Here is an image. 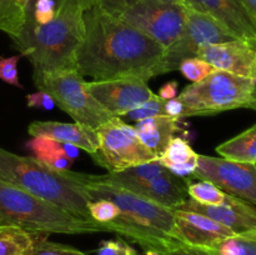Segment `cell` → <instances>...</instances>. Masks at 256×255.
<instances>
[{
  "label": "cell",
  "mask_w": 256,
  "mask_h": 255,
  "mask_svg": "<svg viewBox=\"0 0 256 255\" xmlns=\"http://www.w3.org/2000/svg\"><path fill=\"white\" fill-rule=\"evenodd\" d=\"M166 168L159 162V159L152 162L138 165V166L129 168L119 172H108L102 175L86 174V178L92 182H100V184L112 185V186L122 188V189L132 192L139 185L154 179L158 175L162 174Z\"/></svg>",
  "instance_id": "20"
},
{
  "label": "cell",
  "mask_w": 256,
  "mask_h": 255,
  "mask_svg": "<svg viewBox=\"0 0 256 255\" xmlns=\"http://www.w3.org/2000/svg\"><path fill=\"white\" fill-rule=\"evenodd\" d=\"M242 2H244L245 8L250 12V15L252 16L256 24V0H242Z\"/></svg>",
  "instance_id": "38"
},
{
  "label": "cell",
  "mask_w": 256,
  "mask_h": 255,
  "mask_svg": "<svg viewBox=\"0 0 256 255\" xmlns=\"http://www.w3.org/2000/svg\"><path fill=\"white\" fill-rule=\"evenodd\" d=\"M96 255H138L136 250L120 239L104 240L100 242Z\"/></svg>",
  "instance_id": "33"
},
{
  "label": "cell",
  "mask_w": 256,
  "mask_h": 255,
  "mask_svg": "<svg viewBox=\"0 0 256 255\" xmlns=\"http://www.w3.org/2000/svg\"><path fill=\"white\" fill-rule=\"evenodd\" d=\"M182 104L179 102L176 96L172 98V99L165 100V112H166L168 116L175 118V119H182Z\"/></svg>",
  "instance_id": "36"
},
{
  "label": "cell",
  "mask_w": 256,
  "mask_h": 255,
  "mask_svg": "<svg viewBox=\"0 0 256 255\" xmlns=\"http://www.w3.org/2000/svg\"><path fill=\"white\" fill-rule=\"evenodd\" d=\"M218 154L234 162H256V124L216 148Z\"/></svg>",
  "instance_id": "23"
},
{
  "label": "cell",
  "mask_w": 256,
  "mask_h": 255,
  "mask_svg": "<svg viewBox=\"0 0 256 255\" xmlns=\"http://www.w3.org/2000/svg\"><path fill=\"white\" fill-rule=\"evenodd\" d=\"M236 38L210 15L186 6L184 26L179 38L165 49V62L168 72L179 69L185 59L196 58L202 46L222 44Z\"/></svg>",
  "instance_id": "10"
},
{
  "label": "cell",
  "mask_w": 256,
  "mask_h": 255,
  "mask_svg": "<svg viewBox=\"0 0 256 255\" xmlns=\"http://www.w3.org/2000/svg\"><path fill=\"white\" fill-rule=\"evenodd\" d=\"M32 80L78 124L96 130L112 118L88 92V82L75 68L38 72L32 74Z\"/></svg>",
  "instance_id": "8"
},
{
  "label": "cell",
  "mask_w": 256,
  "mask_h": 255,
  "mask_svg": "<svg viewBox=\"0 0 256 255\" xmlns=\"http://www.w3.org/2000/svg\"><path fill=\"white\" fill-rule=\"evenodd\" d=\"M28 132L32 138H46L62 144L72 145L85 150L90 155L99 148V138L96 130L84 126L78 122H32L28 128Z\"/></svg>",
  "instance_id": "17"
},
{
  "label": "cell",
  "mask_w": 256,
  "mask_h": 255,
  "mask_svg": "<svg viewBox=\"0 0 256 255\" xmlns=\"http://www.w3.org/2000/svg\"><path fill=\"white\" fill-rule=\"evenodd\" d=\"M175 224L182 242L204 249H215L222 240L234 236V232L215 220L189 210H174Z\"/></svg>",
  "instance_id": "16"
},
{
  "label": "cell",
  "mask_w": 256,
  "mask_h": 255,
  "mask_svg": "<svg viewBox=\"0 0 256 255\" xmlns=\"http://www.w3.org/2000/svg\"><path fill=\"white\" fill-rule=\"evenodd\" d=\"M0 225L34 235L109 232L106 224L80 219L68 210L0 180Z\"/></svg>",
  "instance_id": "4"
},
{
  "label": "cell",
  "mask_w": 256,
  "mask_h": 255,
  "mask_svg": "<svg viewBox=\"0 0 256 255\" xmlns=\"http://www.w3.org/2000/svg\"><path fill=\"white\" fill-rule=\"evenodd\" d=\"M168 2H180V4L185 5V0H168Z\"/></svg>",
  "instance_id": "41"
},
{
  "label": "cell",
  "mask_w": 256,
  "mask_h": 255,
  "mask_svg": "<svg viewBox=\"0 0 256 255\" xmlns=\"http://www.w3.org/2000/svg\"><path fill=\"white\" fill-rule=\"evenodd\" d=\"M144 255H159V254H158V252H152V250H148V252H145Z\"/></svg>",
  "instance_id": "40"
},
{
  "label": "cell",
  "mask_w": 256,
  "mask_h": 255,
  "mask_svg": "<svg viewBox=\"0 0 256 255\" xmlns=\"http://www.w3.org/2000/svg\"><path fill=\"white\" fill-rule=\"evenodd\" d=\"M94 4L96 0H58L49 22L25 24L12 42L22 56L32 62V74L75 68V54L85 34L84 14Z\"/></svg>",
  "instance_id": "3"
},
{
  "label": "cell",
  "mask_w": 256,
  "mask_h": 255,
  "mask_svg": "<svg viewBox=\"0 0 256 255\" xmlns=\"http://www.w3.org/2000/svg\"><path fill=\"white\" fill-rule=\"evenodd\" d=\"M88 92L112 116H124L154 95L146 80L115 78L86 82Z\"/></svg>",
  "instance_id": "12"
},
{
  "label": "cell",
  "mask_w": 256,
  "mask_h": 255,
  "mask_svg": "<svg viewBox=\"0 0 256 255\" xmlns=\"http://www.w3.org/2000/svg\"><path fill=\"white\" fill-rule=\"evenodd\" d=\"M212 250L218 255H256V230L228 238Z\"/></svg>",
  "instance_id": "26"
},
{
  "label": "cell",
  "mask_w": 256,
  "mask_h": 255,
  "mask_svg": "<svg viewBox=\"0 0 256 255\" xmlns=\"http://www.w3.org/2000/svg\"><path fill=\"white\" fill-rule=\"evenodd\" d=\"M159 255H218L212 249H204V248L192 246V245H179L176 248L160 252Z\"/></svg>",
  "instance_id": "35"
},
{
  "label": "cell",
  "mask_w": 256,
  "mask_h": 255,
  "mask_svg": "<svg viewBox=\"0 0 256 255\" xmlns=\"http://www.w3.org/2000/svg\"><path fill=\"white\" fill-rule=\"evenodd\" d=\"M199 154L192 150L189 142L179 136H174L166 150L159 158V162L172 174L180 178L192 176L198 166Z\"/></svg>",
  "instance_id": "21"
},
{
  "label": "cell",
  "mask_w": 256,
  "mask_h": 255,
  "mask_svg": "<svg viewBox=\"0 0 256 255\" xmlns=\"http://www.w3.org/2000/svg\"><path fill=\"white\" fill-rule=\"evenodd\" d=\"M255 90L249 78L215 70L200 82L185 86L176 98L184 108L182 118L209 116L240 108L250 109Z\"/></svg>",
  "instance_id": "6"
},
{
  "label": "cell",
  "mask_w": 256,
  "mask_h": 255,
  "mask_svg": "<svg viewBox=\"0 0 256 255\" xmlns=\"http://www.w3.org/2000/svg\"><path fill=\"white\" fill-rule=\"evenodd\" d=\"M28 145L34 152L36 159L56 172L70 170L74 162V156L66 149V144H62L46 138H34Z\"/></svg>",
  "instance_id": "22"
},
{
  "label": "cell",
  "mask_w": 256,
  "mask_h": 255,
  "mask_svg": "<svg viewBox=\"0 0 256 255\" xmlns=\"http://www.w3.org/2000/svg\"><path fill=\"white\" fill-rule=\"evenodd\" d=\"M68 174L88 200H109L119 208V218L106 222L109 232L158 254L185 244L175 224L174 210L129 190L92 182L84 172L68 170Z\"/></svg>",
  "instance_id": "2"
},
{
  "label": "cell",
  "mask_w": 256,
  "mask_h": 255,
  "mask_svg": "<svg viewBox=\"0 0 256 255\" xmlns=\"http://www.w3.org/2000/svg\"><path fill=\"white\" fill-rule=\"evenodd\" d=\"M196 58L212 64L215 69L239 76L254 79L256 75V44L234 39L222 44L202 46Z\"/></svg>",
  "instance_id": "13"
},
{
  "label": "cell",
  "mask_w": 256,
  "mask_h": 255,
  "mask_svg": "<svg viewBox=\"0 0 256 255\" xmlns=\"http://www.w3.org/2000/svg\"><path fill=\"white\" fill-rule=\"evenodd\" d=\"M26 104L29 108H38V109L52 110L55 106L54 100L44 92H38L34 94H29L26 96Z\"/></svg>",
  "instance_id": "34"
},
{
  "label": "cell",
  "mask_w": 256,
  "mask_h": 255,
  "mask_svg": "<svg viewBox=\"0 0 256 255\" xmlns=\"http://www.w3.org/2000/svg\"><path fill=\"white\" fill-rule=\"evenodd\" d=\"M108 14L144 32L165 49L179 38L186 5L168 0H96Z\"/></svg>",
  "instance_id": "7"
},
{
  "label": "cell",
  "mask_w": 256,
  "mask_h": 255,
  "mask_svg": "<svg viewBox=\"0 0 256 255\" xmlns=\"http://www.w3.org/2000/svg\"><path fill=\"white\" fill-rule=\"evenodd\" d=\"M159 115H166L165 112V100L162 99L159 95L154 94L148 102H142L135 109L130 110L124 115L132 122H140V120L148 119V118L159 116Z\"/></svg>",
  "instance_id": "29"
},
{
  "label": "cell",
  "mask_w": 256,
  "mask_h": 255,
  "mask_svg": "<svg viewBox=\"0 0 256 255\" xmlns=\"http://www.w3.org/2000/svg\"><path fill=\"white\" fill-rule=\"evenodd\" d=\"M192 178L212 182L222 192L256 205L255 164L199 155Z\"/></svg>",
  "instance_id": "11"
},
{
  "label": "cell",
  "mask_w": 256,
  "mask_h": 255,
  "mask_svg": "<svg viewBox=\"0 0 256 255\" xmlns=\"http://www.w3.org/2000/svg\"><path fill=\"white\" fill-rule=\"evenodd\" d=\"M189 199L202 205H222L226 199V192L212 182L202 180L198 182H189L188 185Z\"/></svg>",
  "instance_id": "27"
},
{
  "label": "cell",
  "mask_w": 256,
  "mask_h": 255,
  "mask_svg": "<svg viewBox=\"0 0 256 255\" xmlns=\"http://www.w3.org/2000/svg\"><path fill=\"white\" fill-rule=\"evenodd\" d=\"M178 95V82H168L159 90V96L164 100L172 99Z\"/></svg>",
  "instance_id": "37"
},
{
  "label": "cell",
  "mask_w": 256,
  "mask_h": 255,
  "mask_svg": "<svg viewBox=\"0 0 256 255\" xmlns=\"http://www.w3.org/2000/svg\"><path fill=\"white\" fill-rule=\"evenodd\" d=\"M28 0H0V30L15 39L26 22Z\"/></svg>",
  "instance_id": "24"
},
{
  "label": "cell",
  "mask_w": 256,
  "mask_h": 255,
  "mask_svg": "<svg viewBox=\"0 0 256 255\" xmlns=\"http://www.w3.org/2000/svg\"><path fill=\"white\" fill-rule=\"evenodd\" d=\"M179 209L200 212L232 230L235 235L256 230V205L242 198L226 192V199L222 205H202L186 199Z\"/></svg>",
  "instance_id": "15"
},
{
  "label": "cell",
  "mask_w": 256,
  "mask_h": 255,
  "mask_svg": "<svg viewBox=\"0 0 256 255\" xmlns=\"http://www.w3.org/2000/svg\"><path fill=\"white\" fill-rule=\"evenodd\" d=\"M96 134L99 148L92 158L108 172H119L159 159L145 146L134 126L126 124L122 118L112 116L98 128Z\"/></svg>",
  "instance_id": "9"
},
{
  "label": "cell",
  "mask_w": 256,
  "mask_h": 255,
  "mask_svg": "<svg viewBox=\"0 0 256 255\" xmlns=\"http://www.w3.org/2000/svg\"><path fill=\"white\" fill-rule=\"evenodd\" d=\"M0 180L42 198L75 216L94 222L89 202L70 179L68 170L56 172L32 156H22L0 148Z\"/></svg>",
  "instance_id": "5"
},
{
  "label": "cell",
  "mask_w": 256,
  "mask_h": 255,
  "mask_svg": "<svg viewBox=\"0 0 256 255\" xmlns=\"http://www.w3.org/2000/svg\"><path fill=\"white\" fill-rule=\"evenodd\" d=\"M189 182L190 180H188L186 178L178 176L166 169L162 174L139 185L132 192L168 209L176 210L185 200L189 199L188 195Z\"/></svg>",
  "instance_id": "18"
},
{
  "label": "cell",
  "mask_w": 256,
  "mask_h": 255,
  "mask_svg": "<svg viewBox=\"0 0 256 255\" xmlns=\"http://www.w3.org/2000/svg\"><path fill=\"white\" fill-rule=\"evenodd\" d=\"M20 58H22L20 55L0 58V79L8 84L22 89V85L19 82V74H18V62Z\"/></svg>",
  "instance_id": "32"
},
{
  "label": "cell",
  "mask_w": 256,
  "mask_h": 255,
  "mask_svg": "<svg viewBox=\"0 0 256 255\" xmlns=\"http://www.w3.org/2000/svg\"><path fill=\"white\" fill-rule=\"evenodd\" d=\"M134 129L145 146L160 158L179 130V124L175 118L159 115L136 122Z\"/></svg>",
  "instance_id": "19"
},
{
  "label": "cell",
  "mask_w": 256,
  "mask_h": 255,
  "mask_svg": "<svg viewBox=\"0 0 256 255\" xmlns=\"http://www.w3.org/2000/svg\"><path fill=\"white\" fill-rule=\"evenodd\" d=\"M185 5L210 15L236 39L256 44V24L242 0H185Z\"/></svg>",
  "instance_id": "14"
},
{
  "label": "cell",
  "mask_w": 256,
  "mask_h": 255,
  "mask_svg": "<svg viewBox=\"0 0 256 255\" xmlns=\"http://www.w3.org/2000/svg\"><path fill=\"white\" fill-rule=\"evenodd\" d=\"M25 255H89L70 245L59 244L45 239V235H36L32 248Z\"/></svg>",
  "instance_id": "28"
},
{
  "label": "cell",
  "mask_w": 256,
  "mask_h": 255,
  "mask_svg": "<svg viewBox=\"0 0 256 255\" xmlns=\"http://www.w3.org/2000/svg\"><path fill=\"white\" fill-rule=\"evenodd\" d=\"M250 109L256 110V90H255V92H254V102H252V106H250Z\"/></svg>",
  "instance_id": "39"
},
{
  "label": "cell",
  "mask_w": 256,
  "mask_h": 255,
  "mask_svg": "<svg viewBox=\"0 0 256 255\" xmlns=\"http://www.w3.org/2000/svg\"><path fill=\"white\" fill-rule=\"evenodd\" d=\"M85 34L75 54V68L94 80L166 74L165 48L94 4L84 14Z\"/></svg>",
  "instance_id": "1"
},
{
  "label": "cell",
  "mask_w": 256,
  "mask_h": 255,
  "mask_svg": "<svg viewBox=\"0 0 256 255\" xmlns=\"http://www.w3.org/2000/svg\"><path fill=\"white\" fill-rule=\"evenodd\" d=\"M89 212L94 222L106 224L119 218L120 209L109 200H95L89 202Z\"/></svg>",
  "instance_id": "31"
},
{
  "label": "cell",
  "mask_w": 256,
  "mask_h": 255,
  "mask_svg": "<svg viewBox=\"0 0 256 255\" xmlns=\"http://www.w3.org/2000/svg\"><path fill=\"white\" fill-rule=\"evenodd\" d=\"M255 168H256V162H255Z\"/></svg>",
  "instance_id": "42"
},
{
  "label": "cell",
  "mask_w": 256,
  "mask_h": 255,
  "mask_svg": "<svg viewBox=\"0 0 256 255\" xmlns=\"http://www.w3.org/2000/svg\"><path fill=\"white\" fill-rule=\"evenodd\" d=\"M35 236L20 228L0 225V255H25Z\"/></svg>",
  "instance_id": "25"
},
{
  "label": "cell",
  "mask_w": 256,
  "mask_h": 255,
  "mask_svg": "<svg viewBox=\"0 0 256 255\" xmlns=\"http://www.w3.org/2000/svg\"><path fill=\"white\" fill-rule=\"evenodd\" d=\"M179 70L190 82H198L218 69H215L212 64L200 58H190V59H185L184 62H180Z\"/></svg>",
  "instance_id": "30"
}]
</instances>
